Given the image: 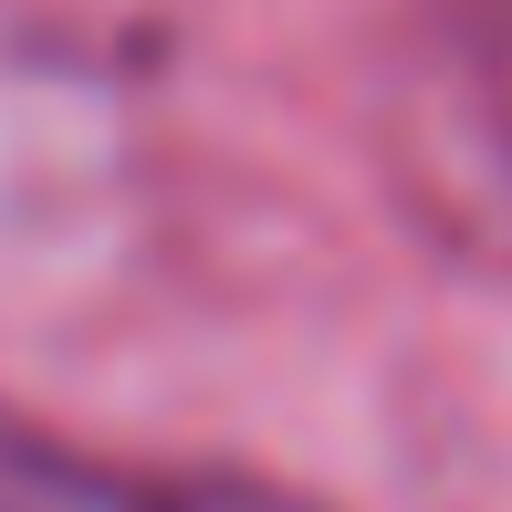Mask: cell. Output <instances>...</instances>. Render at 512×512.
Segmentation results:
<instances>
[{
  "mask_svg": "<svg viewBox=\"0 0 512 512\" xmlns=\"http://www.w3.org/2000/svg\"><path fill=\"white\" fill-rule=\"evenodd\" d=\"M377 136L418 230L512 272V0H418Z\"/></svg>",
  "mask_w": 512,
  "mask_h": 512,
  "instance_id": "1",
  "label": "cell"
},
{
  "mask_svg": "<svg viewBox=\"0 0 512 512\" xmlns=\"http://www.w3.org/2000/svg\"><path fill=\"white\" fill-rule=\"evenodd\" d=\"M0 512H304L262 481L230 471H136V460H95L63 439L0 418Z\"/></svg>",
  "mask_w": 512,
  "mask_h": 512,
  "instance_id": "2",
  "label": "cell"
},
{
  "mask_svg": "<svg viewBox=\"0 0 512 512\" xmlns=\"http://www.w3.org/2000/svg\"><path fill=\"white\" fill-rule=\"evenodd\" d=\"M199 0H0V63L21 74H147Z\"/></svg>",
  "mask_w": 512,
  "mask_h": 512,
  "instance_id": "3",
  "label": "cell"
}]
</instances>
